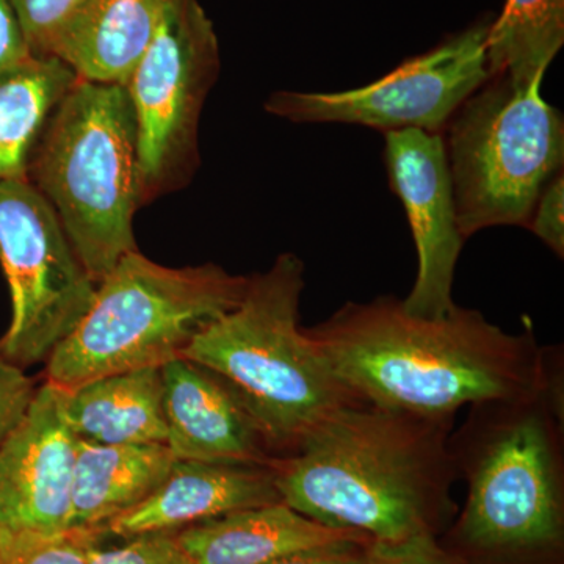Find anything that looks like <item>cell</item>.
<instances>
[{"mask_svg":"<svg viewBox=\"0 0 564 564\" xmlns=\"http://www.w3.org/2000/svg\"><path fill=\"white\" fill-rule=\"evenodd\" d=\"M358 402L455 423L464 406L543 392L563 377V351L532 326L508 333L480 311L441 318L406 313L392 295L348 302L304 328Z\"/></svg>","mask_w":564,"mask_h":564,"instance_id":"1","label":"cell"},{"mask_svg":"<svg viewBox=\"0 0 564 564\" xmlns=\"http://www.w3.org/2000/svg\"><path fill=\"white\" fill-rule=\"evenodd\" d=\"M454 425L370 403L345 404L274 462L281 502L377 543L436 536L458 480Z\"/></svg>","mask_w":564,"mask_h":564,"instance_id":"2","label":"cell"},{"mask_svg":"<svg viewBox=\"0 0 564 564\" xmlns=\"http://www.w3.org/2000/svg\"><path fill=\"white\" fill-rule=\"evenodd\" d=\"M563 378L543 392L469 406L451 433L466 503L454 530L466 554L534 558L564 538Z\"/></svg>","mask_w":564,"mask_h":564,"instance_id":"3","label":"cell"},{"mask_svg":"<svg viewBox=\"0 0 564 564\" xmlns=\"http://www.w3.org/2000/svg\"><path fill=\"white\" fill-rule=\"evenodd\" d=\"M304 262L282 252L248 276L240 303L203 329L182 358L223 378L278 455H291L318 423L358 402L300 323Z\"/></svg>","mask_w":564,"mask_h":564,"instance_id":"4","label":"cell"},{"mask_svg":"<svg viewBox=\"0 0 564 564\" xmlns=\"http://www.w3.org/2000/svg\"><path fill=\"white\" fill-rule=\"evenodd\" d=\"M28 181L57 214L96 284L137 251L139 131L124 85L74 82L44 126Z\"/></svg>","mask_w":564,"mask_h":564,"instance_id":"5","label":"cell"},{"mask_svg":"<svg viewBox=\"0 0 564 564\" xmlns=\"http://www.w3.org/2000/svg\"><path fill=\"white\" fill-rule=\"evenodd\" d=\"M248 276L215 263L169 269L129 252L96 288L90 310L47 358V381L76 388L131 370L162 369L232 311Z\"/></svg>","mask_w":564,"mask_h":564,"instance_id":"6","label":"cell"},{"mask_svg":"<svg viewBox=\"0 0 564 564\" xmlns=\"http://www.w3.org/2000/svg\"><path fill=\"white\" fill-rule=\"evenodd\" d=\"M541 85L489 76L445 126L464 240L499 226L527 228L541 192L563 172V113L545 101Z\"/></svg>","mask_w":564,"mask_h":564,"instance_id":"7","label":"cell"},{"mask_svg":"<svg viewBox=\"0 0 564 564\" xmlns=\"http://www.w3.org/2000/svg\"><path fill=\"white\" fill-rule=\"evenodd\" d=\"M220 73L217 33L198 0H172L124 85L139 131L141 206L191 182L204 102Z\"/></svg>","mask_w":564,"mask_h":564,"instance_id":"8","label":"cell"},{"mask_svg":"<svg viewBox=\"0 0 564 564\" xmlns=\"http://www.w3.org/2000/svg\"><path fill=\"white\" fill-rule=\"evenodd\" d=\"M0 263L11 295L0 358L20 367L44 361L88 313L98 284L28 180L0 182Z\"/></svg>","mask_w":564,"mask_h":564,"instance_id":"9","label":"cell"},{"mask_svg":"<svg viewBox=\"0 0 564 564\" xmlns=\"http://www.w3.org/2000/svg\"><path fill=\"white\" fill-rule=\"evenodd\" d=\"M492 20L494 14H484L372 84L344 91H274L263 109L295 124L333 122L443 135L458 107L489 79L486 39Z\"/></svg>","mask_w":564,"mask_h":564,"instance_id":"10","label":"cell"},{"mask_svg":"<svg viewBox=\"0 0 564 564\" xmlns=\"http://www.w3.org/2000/svg\"><path fill=\"white\" fill-rule=\"evenodd\" d=\"M383 159L417 251V276L402 300L404 311L417 317H445L458 306L452 291L466 240L456 217L443 135L417 129L384 133Z\"/></svg>","mask_w":564,"mask_h":564,"instance_id":"11","label":"cell"},{"mask_svg":"<svg viewBox=\"0 0 564 564\" xmlns=\"http://www.w3.org/2000/svg\"><path fill=\"white\" fill-rule=\"evenodd\" d=\"M77 441L63 389L46 380L0 444V538L70 530Z\"/></svg>","mask_w":564,"mask_h":564,"instance_id":"12","label":"cell"},{"mask_svg":"<svg viewBox=\"0 0 564 564\" xmlns=\"http://www.w3.org/2000/svg\"><path fill=\"white\" fill-rule=\"evenodd\" d=\"M161 370L165 445L174 459L262 466L276 462L254 415L217 373L182 356Z\"/></svg>","mask_w":564,"mask_h":564,"instance_id":"13","label":"cell"},{"mask_svg":"<svg viewBox=\"0 0 564 564\" xmlns=\"http://www.w3.org/2000/svg\"><path fill=\"white\" fill-rule=\"evenodd\" d=\"M281 502L274 463H206L174 459L163 484L148 499L106 525L117 536L176 533L218 516Z\"/></svg>","mask_w":564,"mask_h":564,"instance_id":"14","label":"cell"},{"mask_svg":"<svg viewBox=\"0 0 564 564\" xmlns=\"http://www.w3.org/2000/svg\"><path fill=\"white\" fill-rule=\"evenodd\" d=\"M174 538L196 564H269L299 552L372 541L355 530L323 525L284 502L218 516Z\"/></svg>","mask_w":564,"mask_h":564,"instance_id":"15","label":"cell"},{"mask_svg":"<svg viewBox=\"0 0 564 564\" xmlns=\"http://www.w3.org/2000/svg\"><path fill=\"white\" fill-rule=\"evenodd\" d=\"M172 0H87L52 55L77 79L126 85L154 40Z\"/></svg>","mask_w":564,"mask_h":564,"instance_id":"16","label":"cell"},{"mask_svg":"<svg viewBox=\"0 0 564 564\" xmlns=\"http://www.w3.org/2000/svg\"><path fill=\"white\" fill-rule=\"evenodd\" d=\"M174 456L165 444L102 445L77 441L70 530L99 532L159 488Z\"/></svg>","mask_w":564,"mask_h":564,"instance_id":"17","label":"cell"},{"mask_svg":"<svg viewBox=\"0 0 564 564\" xmlns=\"http://www.w3.org/2000/svg\"><path fill=\"white\" fill-rule=\"evenodd\" d=\"M77 440L102 445L166 444L162 370L107 375L63 389Z\"/></svg>","mask_w":564,"mask_h":564,"instance_id":"18","label":"cell"},{"mask_svg":"<svg viewBox=\"0 0 564 564\" xmlns=\"http://www.w3.org/2000/svg\"><path fill=\"white\" fill-rule=\"evenodd\" d=\"M76 80L74 70L54 55L0 73V182L28 180L44 126Z\"/></svg>","mask_w":564,"mask_h":564,"instance_id":"19","label":"cell"},{"mask_svg":"<svg viewBox=\"0 0 564 564\" xmlns=\"http://www.w3.org/2000/svg\"><path fill=\"white\" fill-rule=\"evenodd\" d=\"M564 44V0H507L486 39L489 76L543 82Z\"/></svg>","mask_w":564,"mask_h":564,"instance_id":"20","label":"cell"},{"mask_svg":"<svg viewBox=\"0 0 564 564\" xmlns=\"http://www.w3.org/2000/svg\"><path fill=\"white\" fill-rule=\"evenodd\" d=\"M96 534L90 530H68L54 536L0 538V564H88L90 549L98 544Z\"/></svg>","mask_w":564,"mask_h":564,"instance_id":"21","label":"cell"},{"mask_svg":"<svg viewBox=\"0 0 564 564\" xmlns=\"http://www.w3.org/2000/svg\"><path fill=\"white\" fill-rule=\"evenodd\" d=\"M33 57H50L58 36L87 0H10Z\"/></svg>","mask_w":564,"mask_h":564,"instance_id":"22","label":"cell"},{"mask_svg":"<svg viewBox=\"0 0 564 564\" xmlns=\"http://www.w3.org/2000/svg\"><path fill=\"white\" fill-rule=\"evenodd\" d=\"M88 564H196L177 543L174 533H148L129 538L120 547L93 545Z\"/></svg>","mask_w":564,"mask_h":564,"instance_id":"23","label":"cell"},{"mask_svg":"<svg viewBox=\"0 0 564 564\" xmlns=\"http://www.w3.org/2000/svg\"><path fill=\"white\" fill-rule=\"evenodd\" d=\"M367 564H464L434 534H419L399 543L369 545Z\"/></svg>","mask_w":564,"mask_h":564,"instance_id":"24","label":"cell"},{"mask_svg":"<svg viewBox=\"0 0 564 564\" xmlns=\"http://www.w3.org/2000/svg\"><path fill=\"white\" fill-rule=\"evenodd\" d=\"M527 229L556 258H564V174L552 177L534 204Z\"/></svg>","mask_w":564,"mask_h":564,"instance_id":"25","label":"cell"},{"mask_svg":"<svg viewBox=\"0 0 564 564\" xmlns=\"http://www.w3.org/2000/svg\"><path fill=\"white\" fill-rule=\"evenodd\" d=\"M35 392L22 367L0 358V444L24 417Z\"/></svg>","mask_w":564,"mask_h":564,"instance_id":"26","label":"cell"},{"mask_svg":"<svg viewBox=\"0 0 564 564\" xmlns=\"http://www.w3.org/2000/svg\"><path fill=\"white\" fill-rule=\"evenodd\" d=\"M33 57L10 0H0V73Z\"/></svg>","mask_w":564,"mask_h":564,"instance_id":"27","label":"cell"},{"mask_svg":"<svg viewBox=\"0 0 564 564\" xmlns=\"http://www.w3.org/2000/svg\"><path fill=\"white\" fill-rule=\"evenodd\" d=\"M369 543H347L299 552L269 564H367Z\"/></svg>","mask_w":564,"mask_h":564,"instance_id":"28","label":"cell"}]
</instances>
